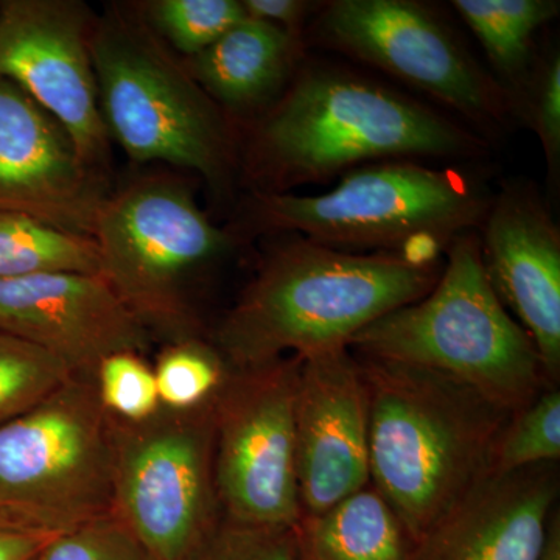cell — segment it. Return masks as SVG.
<instances>
[{"instance_id":"d4e9b609","label":"cell","mask_w":560,"mask_h":560,"mask_svg":"<svg viewBox=\"0 0 560 560\" xmlns=\"http://www.w3.org/2000/svg\"><path fill=\"white\" fill-rule=\"evenodd\" d=\"M143 10L147 27L186 60L246 20L242 0H154Z\"/></svg>"},{"instance_id":"cb8c5ba5","label":"cell","mask_w":560,"mask_h":560,"mask_svg":"<svg viewBox=\"0 0 560 560\" xmlns=\"http://www.w3.org/2000/svg\"><path fill=\"white\" fill-rule=\"evenodd\" d=\"M72 377L46 350L0 330V427L31 411Z\"/></svg>"},{"instance_id":"9a60e30c","label":"cell","mask_w":560,"mask_h":560,"mask_svg":"<svg viewBox=\"0 0 560 560\" xmlns=\"http://www.w3.org/2000/svg\"><path fill=\"white\" fill-rule=\"evenodd\" d=\"M0 330L32 342L75 377L114 353L149 348L150 331L101 275L50 272L0 280Z\"/></svg>"},{"instance_id":"5bb4252c","label":"cell","mask_w":560,"mask_h":560,"mask_svg":"<svg viewBox=\"0 0 560 560\" xmlns=\"http://www.w3.org/2000/svg\"><path fill=\"white\" fill-rule=\"evenodd\" d=\"M106 200L68 131L16 84L0 80V212L94 237Z\"/></svg>"},{"instance_id":"d6986e66","label":"cell","mask_w":560,"mask_h":560,"mask_svg":"<svg viewBox=\"0 0 560 560\" xmlns=\"http://www.w3.org/2000/svg\"><path fill=\"white\" fill-rule=\"evenodd\" d=\"M300 560H411L415 541L374 486L346 497L329 510L302 515Z\"/></svg>"},{"instance_id":"4316f807","label":"cell","mask_w":560,"mask_h":560,"mask_svg":"<svg viewBox=\"0 0 560 560\" xmlns=\"http://www.w3.org/2000/svg\"><path fill=\"white\" fill-rule=\"evenodd\" d=\"M35 560H153L114 512L57 534Z\"/></svg>"},{"instance_id":"f546056e","label":"cell","mask_w":560,"mask_h":560,"mask_svg":"<svg viewBox=\"0 0 560 560\" xmlns=\"http://www.w3.org/2000/svg\"><path fill=\"white\" fill-rule=\"evenodd\" d=\"M323 2L308 0H242L246 18L305 36V25L315 18Z\"/></svg>"},{"instance_id":"f1b7e54d","label":"cell","mask_w":560,"mask_h":560,"mask_svg":"<svg viewBox=\"0 0 560 560\" xmlns=\"http://www.w3.org/2000/svg\"><path fill=\"white\" fill-rule=\"evenodd\" d=\"M296 526L243 525L223 517L190 560H300Z\"/></svg>"},{"instance_id":"4fadbf2b","label":"cell","mask_w":560,"mask_h":560,"mask_svg":"<svg viewBox=\"0 0 560 560\" xmlns=\"http://www.w3.org/2000/svg\"><path fill=\"white\" fill-rule=\"evenodd\" d=\"M296 470L302 515H316L370 485V397L349 346L301 357Z\"/></svg>"},{"instance_id":"7c38bea8","label":"cell","mask_w":560,"mask_h":560,"mask_svg":"<svg viewBox=\"0 0 560 560\" xmlns=\"http://www.w3.org/2000/svg\"><path fill=\"white\" fill-rule=\"evenodd\" d=\"M94 24L75 0H0V80L47 110L97 172L108 160L109 135L92 62Z\"/></svg>"},{"instance_id":"ba28073f","label":"cell","mask_w":560,"mask_h":560,"mask_svg":"<svg viewBox=\"0 0 560 560\" xmlns=\"http://www.w3.org/2000/svg\"><path fill=\"white\" fill-rule=\"evenodd\" d=\"M113 463L94 378L72 377L0 427V512L50 534L109 514Z\"/></svg>"},{"instance_id":"83f0119b","label":"cell","mask_w":560,"mask_h":560,"mask_svg":"<svg viewBox=\"0 0 560 560\" xmlns=\"http://www.w3.org/2000/svg\"><path fill=\"white\" fill-rule=\"evenodd\" d=\"M536 132L551 183H558L560 171V55L551 51L544 61L534 65L522 94L515 102Z\"/></svg>"},{"instance_id":"5b68a950","label":"cell","mask_w":560,"mask_h":560,"mask_svg":"<svg viewBox=\"0 0 560 560\" xmlns=\"http://www.w3.org/2000/svg\"><path fill=\"white\" fill-rule=\"evenodd\" d=\"M492 198L475 173L386 161L345 173L324 194H256L249 224L348 253L440 257L458 235L480 230Z\"/></svg>"},{"instance_id":"30bf717a","label":"cell","mask_w":560,"mask_h":560,"mask_svg":"<svg viewBox=\"0 0 560 560\" xmlns=\"http://www.w3.org/2000/svg\"><path fill=\"white\" fill-rule=\"evenodd\" d=\"M315 46L374 66L469 120L506 127L514 103L433 10L415 0H330L308 31Z\"/></svg>"},{"instance_id":"2e32d148","label":"cell","mask_w":560,"mask_h":560,"mask_svg":"<svg viewBox=\"0 0 560 560\" xmlns=\"http://www.w3.org/2000/svg\"><path fill=\"white\" fill-rule=\"evenodd\" d=\"M480 237L493 290L528 334L548 381L560 375V231L529 184L493 195Z\"/></svg>"},{"instance_id":"7402d4cb","label":"cell","mask_w":560,"mask_h":560,"mask_svg":"<svg viewBox=\"0 0 560 560\" xmlns=\"http://www.w3.org/2000/svg\"><path fill=\"white\" fill-rule=\"evenodd\" d=\"M161 407L190 411L209 408L230 381V361L201 337L168 341L153 366Z\"/></svg>"},{"instance_id":"44dd1931","label":"cell","mask_w":560,"mask_h":560,"mask_svg":"<svg viewBox=\"0 0 560 560\" xmlns=\"http://www.w3.org/2000/svg\"><path fill=\"white\" fill-rule=\"evenodd\" d=\"M50 272L101 275L97 242L22 213L0 212V280Z\"/></svg>"},{"instance_id":"8992f818","label":"cell","mask_w":560,"mask_h":560,"mask_svg":"<svg viewBox=\"0 0 560 560\" xmlns=\"http://www.w3.org/2000/svg\"><path fill=\"white\" fill-rule=\"evenodd\" d=\"M91 54L106 130L131 160L228 187L237 164L230 120L145 22L119 14L95 22Z\"/></svg>"},{"instance_id":"603a6c76","label":"cell","mask_w":560,"mask_h":560,"mask_svg":"<svg viewBox=\"0 0 560 560\" xmlns=\"http://www.w3.org/2000/svg\"><path fill=\"white\" fill-rule=\"evenodd\" d=\"M559 459L560 390L551 385L512 412L490 452L489 474H510Z\"/></svg>"},{"instance_id":"7a4b0ae2","label":"cell","mask_w":560,"mask_h":560,"mask_svg":"<svg viewBox=\"0 0 560 560\" xmlns=\"http://www.w3.org/2000/svg\"><path fill=\"white\" fill-rule=\"evenodd\" d=\"M442 267L425 254L348 253L291 235L261 261L213 345L234 370L349 346L374 320L430 293Z\"/></svg>"},{"instance_id":"8fae6325","label":"cell","mask_w":560,"mask_h":560,"mask_svg":"<svg viewBox=\"0 0 560 560\" xmlns=\"http://www.w3.org/2000/svg\"><path fill=\"white\" fill-rule=\"evenodd\" d=\"M300 355L232 371L213 404V470L223 517L253 526H296Z\"/></svg>"},{"instance_id":"484cf974","label":"cell","mask_w":560,"mask_h":560,"mask_svg":"<svg viewBox=\"0 0 560 560\" xmlns=\"http://www.w3.org/2000/svg\"><path fill=\"white\" fill-rule=\"evenodd\" d=\"M95 389L103 410L121 422H142L161 410L153 366L140 352H119L98 364Z\"/></svg>"},{"instance_id":"ffe728a7","label":"cell","mask_w":560,"mask_h":560,"mask_svg":"<svg viewBox=\"0 0 560 560\" xmlns=\"http://www.w3.org/2000/svg\"><path fill=\"white\" fill-rule=\"evenodd\" d=\"M453 9L480 40L497 81L512 103L522 94L534 61V38L558 18V0H453Z\"/></svg>"},{"instance_id":"9c48e42d","label":"cell","mask_w":560,"mask_h":560,"mask_svg":"<svg viewBox=\"0 0 560 560\" xmlns=\"http://www.w3.org/2000/svg\"><path fill=\"white\" fill-rule=\"evenodd\" d=\"M212 408H161L142 422L109 418L113 512L153 560H190L223 521Z\"/></svg>"},{"instance_id":"6da1fadb","label":"cell","mask_w":560,"mask_h":560,"mask_svg":"<svg viewBox=\"0 0 560 560\" xmlns=\"http://www.w3.org/2000/svg\"><path fill=\"white\" fill-rule=\"evenodd\" d=\"M489 140L401 92L352 70L302 65L249 143V172L264 189L326 183L386 161H470Z\"/></svg>"},{"instance_id":"e0dca14e","label":"cell","mask_w":560,"mask_h":560,"mask_svg":"<svg viewBox=\"0 0 560 560\" xmlns=\"http://www.w3.org/2000/svg\"><path fill=\"white\" fill-rule=\"evenodd\" d=\"M559 489V463L486 474L427 530L411 560H536Z\"/></svg>"},{"instance_id":"52a82bcc","label":"cell","mask_w":560,"mask_h":560,"mask_svg":"<svg viewBox=\"0 0 560 560\" xmlns=\"http://www.w3.org/2000/svg\"><path fill=\"white\" fill-rule=\"evenodd\" d=\"M94 241L102 278L150 334L167 342L200 337L190 280L237 243L189 189L165 178L138 180L108 197Z\"/></svg>"},{"instance_id":"ac0fdd59","label":"cell","mask_w":560,"mask_h":560,"mask_svg":"<svg viewBox=\"0 0 560 560\" xmlns=\"http://www.w3.org/2000/svg\"><path fill=\"white\" fill-rule=\"evenodd\" d=\"M305 36L243 20L212 46L184 62L221 110L270 108L305 62Z\"/></svg>"},{"instance_id":"277c9868","label":"cell","mask_w":560,"mask_h":560,"mask_svg":"<svg viewBox=\"0 0 560 560\" xmlns=\"http://www.w3.org/2000/svg\"><path fill=\"white\" fill-rule=\"evenodd\" d=\"M349 348L444 372L512 412L552 385L536 346L490 283L477 231L448 245L430 293L364 327Z\"/></svg>"},{"instance_id":"1f68e13d","label":"cell","mask_w":560,"mask_h":560,"mask_svg":"<svg viewBox=\"0 0 560 560\" xmlns=\"http://www.w3.org/2000/svg\"><path fill=\"white\" fill-rule=\"evenodd\" d=\"M536 560H560V517L556 508L548 518L544 541Z\"/></svg>"},{"instance_id":"3957f363","label":"cell","mask_w":560,"mask_h":560,"mask_svg":"<svg viewBox=\"0 0 560 560\" xmlns=\"http://www.w3.org/2000/svg\"><path fill=\"white\" fill-rule=\"evenodd\" d=\"M357 357L370 397V482L416 545L489 474L512 411L444 372Z\"/></svg>"},{"instance_id":"4dcf8cb0","label":"cell","mask_w":560,"mask_h":560,"mask_svg":"<svg viewBox=\"0 0 560 560\" xmlns=\"http://www.w3.org/2000/svg\"><path fill=\"white\" fill-rule=\"evenodd\" d=\"M55 536L0 512V560H35Z\"/></svg>"}]
</instances>
